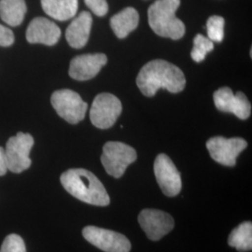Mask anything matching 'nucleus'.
Masks as SVG:
<instances>
[{"mask_svg":"<svg viewBox=\"0 0 252 252\" xmlns=\"http://www.w3.org/2000/svg\"><path fill=\"white\" fill-rule=\"evenodd\" d=\"M136 84L145 96H154L159 89L172 94L184 90L186 79L180 67L164 60H153L141 68L136 77Z\"/></svg>","mask_w":252,"mask_h":252,"instance_id":"1","label":"nucleus"},{"mask_svg":"<svg viewBox=\"0 0 252 252\" xmlns=\"http://www.w3.org/2000/svg\"><path fill=\"white\" fill-rule=\"evenodd\" d=\"M64 189L75 198L97 207H107L110 203L107 189L96 176L83 168H73L61 175Z\"/></svg>","mask_w":252,"mask_h":252,"instance_id":"2","label":"nucleus"},{"mask_svg":"<svg viewBox=\"0 0 252 252\" xmlns=\"http://www.w3.org/2000/svg\"><path fill=\"white\" fill-rule=\"evenodd\" d=\"M180 5V0H156L151 5L148 10L149 24L156 35L174 40L184 36L185 26L176 16Z\"/></svg>","mask_w":252,"mask_h":252,"instance_id":"3","label":"nucleus"},{"mask_svg":"<svg viewBox=\"0 0 252 252\" xmlns=\"http://www.w3.org/2000/svg\"><path fill=\"white\" fill-rule=\"evenodd\" d=\"M137 158L134 148L118 141H109L104 145L101 162L109 176L122 178L126 168Z\"/></svg>","mask_w":252,"mask_h":252,"instance_id":"4","label":"nucleus"},{"mask_svg":"<svg viewBox=\"0 0 252 252\" xmlns=\"http://www.w3.org/2000/svg\"><path fill=\"white\" fill-rule=\"evenodd\" d=\"M51 103L57 114L71 125L81 122L88 108V104L78 93L68 89L55 91L52 94Z\"/></svg>","mask_w":252,"mask_h":252,"instance_id":"5","label":"nucleus"},{"mask_svg":"<svg viewBox=\"0 0 252 252\" xmlns=\"http://www.w3.org/2000/svg\"><path fill=\"white\" fill-rule=\"evenodd\" d=\"M34 146V138L30 134L20 132L8 140L5 155L8 170L12 173H21L31 166L32 161L29 157Z\"/></svg>","mask_w":252,"mask_h":252,"instance_id":"6","label":"nucleus"},{"mask_svg":"<svg viewBox=\"0 0 252 252\" xmlns=\"http://www.w3.org/2000/svg\"><path fill=\"white\" fill-rule=\"evenodd\" d=\"M123 111V106L117 96L103 93L98 94L92 104L90 120L99 129H108L114 126Z\"/></svg>","mask_w":252,"mask_h":252,"instance_id":"7","label":"nucleus"},{"mask_svg":"<svg viewBox=\"0 0 252 252\" xmlns=\"http://www.w3.org/2000/svg\"><path fill=\"white\" fill-rule=\"evenodd\" d=\"M83 237L94 247L105 252H129L131 243L126 235L95 226L82 230Z\"/></svg>","mask_w":252,"mask_h":252,"instance_id":"8","label":"nucleus"},{"mask_svg":"<svg viewBox=\"0 0 252 252\" xmlns=\"http://www.w3.org/2000/svg\"><path fill=\"white\" fill-rule=\"evenodd\" d=\"M248 142L241 137L225 138L214 136L207 140V149L210 157L225 166H234L236 158L247 148Z\"/></svg>","mask_w":252,"mask_h":252,"instance_id":"9","label":"nucleus"},{"mask_svg":"<svg viewBox=\"0 0 252 252\" xmlns=\"http://www.w3.org/2000/svg\"><path fill=\"white\" fill-rule=\"evenodd\" d=\"M154 174L160 188L166 196L174 197L180 193L182 188L181 175L166 154L161 153L156 157Z\"/></svg>","mask_w":252,"mask_h":252,"instance_id":"10","label":"nucleus"},{"mask_svg":"<svg viewBox=\"0 0 252 252\" xmlns=\"http://www.w3.org/2000/svg\"><path fill=\"white\" fill-rule=\"evenodd\" d=\"M138 222L148 238L153 241L162 239L164 235L171 232L175 226L171 215L162 210L150 208L139 213Z\"/></svg>","mask_w":252,"mask_h":252,"instance_id":"11","label":"nucleus"},{"mask_svg":"<svg viewBox=\"0 0 252 252\" xmlns=\"http://www.w3.org/2000/svg\"><path fill=\"white\" fill-rule=\"evenodd\" d=\"M213 99L220 111L233 113L241 120H247L252 114V104L242 92L234 94L229 87H222L214 93Z\"/></svg>","mask_w":252,"mask_h":252,"instance_id":"12","label":"nucleus"},{"mask_svg":"<svg viewBox=\"0 0 252 252\" xmlns=\"http://www.w3.org/2000/svg\"><path fill=\"white\" fill-rule=\"evenodd\" d=\"M107 62L108 58L104 54L79 55L71 60L68 74L76 81H88L94 78Z\"/></svg>","mask_w":252,"mask_h":252,"instance_id":"13","label":"nucleus"},{"mask_svg":"<svg viewBox=\"0 0 252 252\" xmlns=\"http://www.w3.org/2000/svg\"><path fill=\"white\" fill-rule=\"evenodd\" d=\"M61 36V30L56 24L44 17L34 18L27 30V41L31 44L54 46Z\"/></svg>","mask_w":252,"mask_h":252,"instance_id":"14","label":"nucleus"},{"mask_svg":"<svg viewBox=\"0 0 252 252\" xmlns=\"http://www.w3.org/2000/svg\"><path fill=\"white\" fill-rule=\"evenodd\" d=\"M93 18L90 12L81 11L66 28L65 38L74 49H81L87 44L90 36Z\"/></svg>","mask_w":252,"mask_h":252,"instance_id":"15","label":"nucleus"},{"mask_svg":"<svg viewBox=\"0 0 252 252\" xmlns=\"http://www.w3.org/2000/svg\"><path fill=\"white\" fill-rule=\"evenodd\" d=\"M139 15L136 9L131 7L121 10L110 19V27L119 38H126L138 26Z\"/></svg>","mask_w":252,"mask_h":252,"instance_id":"16","label":"nucleus"},{"mask_svg":"<svg viewBox=\"0 0 252 252\" xmlns=\"http://www.w3.org/2000/svg\"><path fill=\"white\" fill-rule=\"evenodd\" d=\"M41 7L47 15L58 21H66L75 17L78 0H41Z\"/></svg>","mask_w":252,"mask_h":252,"instance_id":"17","label":"nucleus"},{"mask_svg":"<svg viewBox=\"0 0 252 252\" xmlns=\"http://www.w3.org/2000/svg\"><path fill=\"white\" fill-rule=\"evenodd\" d=\"M27 10L25 0H0V17L9 27L20 26Z\"/></svg>","mask_w":252,"mask_h":252,"instance_id":"18","label":"nucleus"},{"mask_svg":"<svg viewBox=\"0 0 252 252\" xmlns=\"http://www.w3.org/2000/svg\"><path fill=\"white\" fill-rule=\"evenodd\" d=\"M228 244L239 252H250L252 250V224L245 221L234 228L229 235Z\"/></svg>","mask_w":252,"mask_h":252,"instance_id":"19","label":"nucleus"},{"mask_svg":"<svg viewBox=\"0 0 252 252\" xmlns=\"http://www.w3.org/2000/svg\"><path fill=\"white\" fill-rule=\"evenodd\" d=\"M213 49V42L207 36L198 34L193 39V48L190 52V56L194 62L200 63L205 60L207 54L212 52Z\"/></svg>","mask_w":252,"mask_h":252,"instance_id":"20","label":"nucleus"},{"mask_svg":"<svg viewBox=\"0 0 252 252\" xmlns=\"http://www.w3.org/2000/svg\"><path fill=\"white\" fill-rule=\"evenodd\" d=\"M225 21L220 16H211L207 22V37L212 42H221L224 37Z\"/></svg>","mask_w":252,"mask_h":252,"instance_id":"21","label":"nucleus"},{"mask_svg":"<svg viewBox=\"0 0 252 252\" xmlns=\"http://www.w3.org/2000/svg\"><path fill=\"white\" fill-rule=\"evenodd\" d=\"M0 252H27L25 241L18 234L8 235L1 246Z\"/></svg>","mask_w":252,"mask_h":252,"instance_id":"22","label":"nucleus"},{"mask_svg":"<svg viewBox=\"0 0 252 252\" xmlns=\"http://www.w3.org/2000/svg\"><path fill=\"white\" fill-rule=\"evenodd\" d=\"M84 2L96 16L103 17L108 13V5L107 0H84Z\"/></svg>","mask_w":252,"mask_h":252,"instance_id":"23","label":"nucleus"},{"mask_svg":"<svg viewBox=\"0 0 252 252\" xmlns=\"http://www.w3.org/2000/svg\"><path fill=\"white\" fill-rule=\"evenodd\" d=\"M14 42V35L13 32L8 28L0 25V46L2 47H9Z\"/></svg>","mask_w":252,"mask_h":252,"instance_id":"24","label":"nucleus"},{"mask_svg":"<svg viewBox=\"0 0 252 252\" xmlns=\"http://www.w3.org/2000/svg\"><path fill=\"white\" fill-rule=\"evenodd\" d=\"M8 171L5 149L0 147V176H4Z\"/></svg>","mask_w":252,"mask_h":252,"instance_id":"25","label":"nucleus"}]
</instances>
